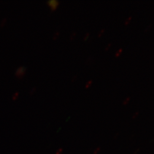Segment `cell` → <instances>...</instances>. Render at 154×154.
I'll return each mask as SVG.
<instances>
[{"instance_id":"obj_8","label":"cell","mask_w":154,"mask_h":154,"mask_svg":"<svg viewBox=\"0 0 154 154\" xmlns=\"http://www.w3.org/2000/svg\"><path fill=\"white\" fill-rule=\"evenodd\" d=\"M112 44L111 43H109V44H108L105 47V51H107L109 48H110V47H111V45Z\"/></svg>"},{"instance_id":"obj_2","label":"cell","mask_w":154,"mask_h":154,"mask_svg":"<svg viewBox=\"0 0 154 154\" xmlns=\"http://www.w3.org/2000/svg\"><path fill=\"white\" fill-rule=\"evenodd\" d=\"M122 51H123V49L122 48H120L119 50H118V51H117L116 53L115 54V57H119L120 55L121 54H122Z\"/></svg>"},{"instance_id":"obj_3","label":"cell","mask_w":154,"mask_h":154,"mask_svg":"<svg viewBox=\"0 0 154 154\" xmlns=\"http://www.w3.org/2000/svg\"><path fill=\"white\" fill-rule=\"evenodd\" d=\"M92 80H89L88 82H87V83H86L85 88H88L89 87H90V86L91 85L92 83Z\"/></svg>"},{"instance_id":"obj_7","label":"cell","mask_w":154,"mask_h":154,"mask_svg":"<svg viewBox=\"0 0 154 154\" xmlns=\"http://www.w3.org/2000/svg\"><path fill=\"white\" fill-rule=\"evenodd\" d=\"M89 35H90V33L89 32H87V33L85 35L84 38H83V39H84L85 41H86L87 38H88L89 36Z\"/></svg>"},{"instance_id":"obj_1","label":"cell","mask_w":154,"mask_h":154,"mask_svg":"<svg viewBox=\"0 0 154 154\" xmlns=\"http://www.w3.org/2000/svg\"><path fill=\"white\" fill-rule=\"evenodd\" d=\"M48 3L50 6H51L52 10H54L59 5L60 2L57 1H50L48 2Z\"/></svg>"},{"instance_id":"obj_9","label":"cell","mask_w":154,"mask_h":154,"mask_svg":"<svg viewBox=\"0 0 154 154\" xmlns=\"http://www.w3.org/2000/svg\"><path fill=\"white\" fill-rule=\"evenodd\" d=\"M152 24L150 23L149 25L147 26V28H146L145 30V32H146L147 31H148L149 29H150V28L151 27Z\"/></svg>"},{"instance_id":"obj_11","label":"cell","mask_w":154,"mask_h":154,"mask_svg":"<svg viewBox=\"0 0 154 154\" xmlns=\"http://www.w3.org/2000/svg\"><path fill=\"white\" fill-rule=\"evenodd\" d=\"M59 34H60V32H57L56 33V34H55V36H54V38H57V36H58Z\"/></svg>"},{"instance_id":"obj_10","label":"cell","mask_w":154,"mask_h":154,"mask_svg":"<svg viewBox=\"0 0 154 154\" xmlns=\"http://www.w3.org/2000/svg\"><path fill=\"white\" fill-rule=\"evenodd\" d=\"M76 77H77V76L74 75L72 79V80H71V82H74L75 80L76 79Z\"/></svg>"},{"instance_id":"obj_5","label":"cell","mask_w":154,"mask_h":154,"mask_svg":"<svg viewBox=\"0 0 154 154\" xmlns=\"http://www.w3.org/2000/svg\"><path fill=\"white\" fill-rule=\"evenodd\" d=\"M131 19H132V16H130L129 17H128V19H127L126 20H125V25H128V23H129Z\"/></svg>"},{"instance_id":"obj_6","label":"cell","mask_w":154,"mask_h":154,"mask_svg":"<svg viewBox=\"0 0 154 154\" xmlns=\"http://www.w3.org/2000/svg\"><path fill=\"white\" fill-rule=\"evenodd\" d=\"M104 31L105 29H101V30L100 31V32H99L98 35V37H100V36H102L103 33L104 32Z\"/></svg>"},{"instance_id":"obj_4","label":"cell","mask_w":154,"mask_h":154,"mask_svg":"<svg viewBox=\"0 0 154 154\" xmlns=\"http://www.w3.org/2000/svg\"><path fill=\"white\" fill-rule=\"evenodd\" d=\"M76 33L75 32H72V33L71 34V35H70V38L71 40H73V39H74V38H75V36L76 35Z\"/></svg>"}]
</instances>
